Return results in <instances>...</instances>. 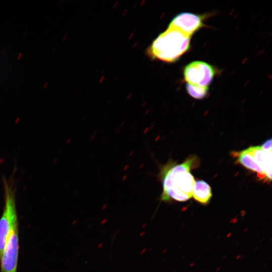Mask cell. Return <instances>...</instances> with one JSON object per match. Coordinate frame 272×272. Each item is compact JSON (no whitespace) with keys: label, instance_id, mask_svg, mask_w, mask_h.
<instances>
[{"label":"cell","instance_id":"6da1fadb","mask_svg":"<svg viewBox=\"0 0 272 272\" xmlns=\"http://www.w3.org/2000/svg\"><path fill=\"white\" fill-rule=\"evenodd\" d=\"M198 161L197 157L192 155L180 164H167L161 169L160 177L163 185L162 201H168L172 198L178 201H185L192 197L195 180L190 170L197 165Z\"/></svg>","mask_w":272,"mask_h":272},{"label":"cell","instance_id":"7a4b0ae2","mask_svg":"<svg viewBox=\"0 0 272 272\" xmlns=\"http://www.w3.org/2000/svg\"><path fill=\"white\" fill-rule=\"evenodd\" d=\"M190 37L176 30L168 28L152 42L148 52L154 58L173 62L187 51Z\"/></svg>","mask_w":272,"mask_h":272},{"label":"cell","instance_id":"3957f363","mask_svg":"<svg viewBox=\"0 0 272 272\" xmlns=\"http://www.w3.org/2000/svg\"><path fill=\"white\" fill-rule=\"evenodd\" d=\"M13 181L3 177L5 205L0 218V258L8 237L13 227L18 224L16 202V190Z\"/></svg>","mask_w":272,"mask_h":272},{"label":"cell","instance_id":"277c9868","mask_svg":"<svg viewBox=\"0 0 272 272\" xmlns=\"http://www.w3.org/2000/svg\"><path fill=\"white\" fill-rule=\"evenodd\" d=\"M18 224L11 231L0 258L1 272H17L19 257Z\"/></svg>","mask_w":272,"mask_h":272},{"label":"cell","instance_id":"5b68a950","mask_svg":"<svg viewBox=\"0 0 272 272\" xmlns=\"http://www.w3.org/2000/svg\"><path fill=\"white\" fill-rule=\"evenodd\" d=\"M215 73L214 68L208 63L194 61L185 66L183 75L187 84L208 87L212 82Z\"/></svg>","mask_w":272,"mask_h":272},{"label":"cell","instance_id":"8992f818","mask_svg":"<svg viewBox=\"0 0 272 272\" xmlns=\"http://www.w3.org/2000/svg\"><path fill=\"white\" fill-rule=\"evenodd\" d=\"M202 18L194 14L184 12L176 15L168 28L176 30L190 37L203 26Z\"/></svg>","mask_w":272,"mask_h":272},{"label":"cell","instance_id":"52a82bcc","mask_svg":"<svg viewBox=\"0 0 272 272\" xmlns=\"http://www.w3.org/2000/svg\"><path fill=\"white\" fill-rule=\"evenodd\" d=\"M257 163L264 171L266 179L269 181L271 179V151H265L261 146L248 148Z\"/></svg>","mask_w":272,"mask_h":272},{"label":"cell","instance_id":"ba28073f","mask_svg":"<svg viewBox=\"0 0 272 272\" xmlns=\"http://www.w3.org/2000/svg\"><path fill=\"white\" fill-rule=\"evenodd\" d=\"M232 153L234 157L237 159L236 161L237 163L240 164L247 169L257 172L259 178L266 179L264 171L257 163L248 148L241 151L234 152Z\"/></svg>","mask_w":272,"mask_h":272},{"label":"cell","instance_id":"9c48e42d","mask_svg":"<svg viewBox=\"0 0 272 272\" xmlns=\"http://www.w3.org/2000/svg\"><path fill=\"white\" fill-rule=\"evenodd\" d=\"M194 199L202 205H207L212 196V189L205 181L198 180L195 182L192 192Z\"/></svg>","mask_w":272,"mask_h":272},{"label":"cell","instance_id":"30bf717a","mask_svg":"<svg viewBox=\"0 0 272 272\" xmlns=\"http://www.w3.org/2000/svg\"><path fill=\"white\" fill-rule=\"evenodd\" d=\"M186 89L187 93L193 98L201 99L207 96L208 93V87H202L187 84Z\"/></svg>","mask_w":272,"mask_h":272},{"label":"cell","instance_id":"8fae6325","mask_svg":"<svg viewBox=\"0 0 272 272\" xmlns=\"http://www.w3.org/2000/svg\"><path fill=\"white\" fill-rule=\"evenodd\" d=\"M262 149L265 151H271V139H270L264 142L261 146Z\"/></svg>","mask_w":272,"mask_h":272}]
</instances>
